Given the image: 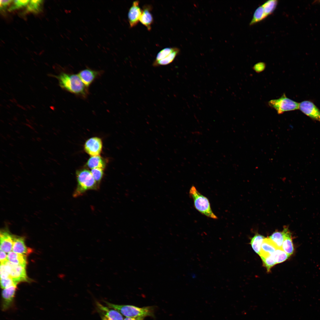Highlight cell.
Masks as SVG:
<instances>
[{
	"mask_svg": "<svg viewBox=\"0 0 320 320\" xmlns=\"http://www.w3.org/2000/svg\"><path fill=\"white\" fill-rule=\"evenodd\" d=\"M60 87L75 95L85 98L88 93V89L78 74L62 72L57 76Z\"/></svg>",
	"mask_w": 320,
	"mask_h": 320,
	"instance_id": "1",
	"label": "cell"
},
{
	"mask_svg": "<svg viewBox=\"0 0 320 320\" xmlns=\"http://www.w3.org/2000/svg\"><path fill=\"white\" fill-rule=\"evenodd\" d=\"M76 175L77 184L73 194V197L81 196L88 190L99 189L100 186L89 170L82 169L77 171Z\"/></svg>",
	"mask_w": 320,
	"mask_h": 320,
	"instance_id": "2",
	"label": "cell"
},
{
	"mask_svg": "<svg viewBox=\"0 0 320 320\" xmlns=\"http://www.w3.org/2000/svg\"><path fill=\"white\" fill-rule=\"evenodd\" d=\"M104 302L108 307L117 311L126 317L144 318L153 315V309L151 306L140 308L130 305L116 304L105 301Z\"/></svg>",
	"mask_w": 320,
	"mask_h": 320,
	"instance_id": "3",
	"label": "cell"
},
{
	"mask_svg": "<svg viewBox=\"0 0 320 320\" xmlns=\"http://www.w3.org/2000/svg\"><path fill=\"white\" fill-rule=\"evenodd\" d=\"M189 193L193 200L194 207L197 211L209 218L218 219L212 209L208 199L199 192L195 186L191 187Z\"/></svg>",
	"mask_w": 320,
	"mask_h": 320,
	"instance_id": "4",
	"label": "cell"
},
{
	"mask_svg": "<svg viewBox=\"0 0 320 320\" xmlns=\"http://www.w3.org/2000/svg\"><path fill=\"white\" fill-rule=\"evenodd\" d=\"M268 104L275 109L278 114L299 109V103L288 98L284 94L278 99L270 100Z\"/></svg>",
	"mask_w": 320,
	"mask_h": 320,
	"instance_id": "5",
	"label": "cell"
},
{
	"mask_svg": "<svg viewBox=\"0 0 320 320\" xmlns=\"http://www.w3.org/2000/svg\"><path fill=\"white\" fill-rule=\"evenodd\" d=\"M17 285H13L3 289L1 293V308L2 311H7L13 306Z\"/></svg>",
	"mask_w": 320,
	"mask_h": 320,
	"instance_id": "6",
	"label": "cell"
},
{
	"mask_svg": "<svg viewBox=\"0 0 320 320\" xmlns=\"http://www.w3.org/2000/svg\"><path fill=\"white\" fill-rule=\"evenodd\" d=\"M10 267V277L16 284L19 282L28 280L26 267L14 264L8 261Z\"/></svg>",
	"mask_w": 320,
	"mask_h": 320,
	"instance_id": "7",
	"label": "cell"
},
{
	"mask_svg": "<svg viewBox=\"0 0 320 320\" xmlns=\"http://www.w3.org/2000/svg\"><path fill=\"white\" fill-rule=\"evenodd\" d=\"M299 109L313 120L320 122V110L312 102L304 101L299 103Z\"/></svg>",
	"mask_w": 320,
	"mask_h": 320,
	"instance_id": "8",
	"label": "cell"
},
{
	"mask_svg": "<svg viewBox=\"0 0 320 320\" xmlns=\"http://www.w3.org/2000/svg\"><path fill=\"white\" fill-rule=\"evenodd\" d=\"M102 148L101 140L96 137L88 139L86 141L84 145L85 151L91 156L99 155Z\"/></svg>",
	"mask_w": 320,
	"mask_h": 320,
	"instance_id": "9",
	"label": "cell"
},
{
	"mask_svg": "<svg viewBox=\"0 0 320 320\" xmlns=\"http://www.w3.org/2000/svg\"><path fill=\"white\" fill-rule=\"evenodd\" d=\"M139 1H134L129 9L128 17L130 28L136 25L139 21L142 10L139 7Z\"/></svg>",
	"mask_w": 320,
	"mask_h": 320,
	"instance_id": "10",
	"label": "cell"
},
{
	"mask_svg": "<svg viewBox=\"0 0 320 320\" xmlns=\"http://www.w3.org/2000/svg\"><path fill=\"white\" fill-rule=\"evenodd\" d=\"M101 73L100 71L87 68L81 71L77 74L84 85L88 88Z\"/></svg>",
	"mask_w": 320,
	"mask_h": 320,
	"instance_id": "11",
	"label": "cell"
},
{
	"mask_svg": "<svg viewBox=\"0 0 320 320\" xmlns=\"http://www.w3.org/2000/svg\"><path fill=\"white\" fill-rule=\"evenodd\" d=\"M12 235L7 228L1 230L0 249L6 253H9L12 249L13 241Z\"/></svg>",
	"mask_w": 320,
	"mask_h": 320,
	"instance_id": "12",
	"label": "cell"
},
{
	"mask_svg": "<svg viewBox=\"0 0 320 320\" xmlns=\"http://www.w3.org/2000/svg\"><path fill=\"white\" fill-rule=\"evenodd\" d=\"M13 244L12 250L15 253L26 255L32 251L31 248L27 247L25 243L24 237L12 235Z\"/></svg>",
	"mask_w": 320,
	"mask_h": 320,
	"instance_id": "13",
	"label": "cell"
},
{
	"mask_svg": "<svg viewBox=\"0 0 320 320\" xmlns=\"http://www.w3.org/2000/svg\"><path fill=\"white\" fill-rule=\"evenodd\" d=\"M96 305L102 315L109 320H124L122 315L117 311L105 306L98 302H97Z\"/></svg>",
	"mask_w": 320,
	"mask_h": 320,
	"instance_id": "14",
	"label": "cell"
},
{
	"mask_svg": "<svg viewBox=\"0 0 320 320\" xmlns=\"http://www.w3.org/2000/svg\"><path fill=\"white\" fill-rule=\"evenodd\" d=\"M278 248L270 239L265 238L261 245L259 255L260 257H266L273 255Z\"/></svg>",
	"mask_w": 320,
	"mask_h": 320,
	"instance_id": "15",
	"label": "cell"
},
{
	"mask_svg": "<svg viewBox=\"0 0 320 320\" xmlns=\"http://www.w3.org/2000/svg\"><path fill=\"white\" fill-rule=\"evenodd\" d=\"M152 9L151 5L147 4L144 5L139 20L149 31L151 30V25L153 22V17L151 12Z\"/></svg>",
	"mask_w": 320,
	"mask_h": 320,
	"instance_id": "16",
	"label": "cell"
},
{
	"mask_svg": "<svg viewBox=\"0 0 320 320\" xmlns=\"http://www.w3.org/2000/svg\"><path fill=\"white\" fill-rule=\"evenodd\" d=\"M283 231L284 233V239L282 248L286 253L291 255L293 253L294 251L291 233L287 227H284Z\"/></svg>",
	"mask_w": 320,
	"mask_h": 320,
	"instance_id": "17",
	"label": "cell"
},
{
	"mask_svg": "<svg viewBox=\"0 0 320 320\" xmlns=\"http://www.w3.org/2000/svg\"><path fill=\"white\" fill-rule=\"evenodd\" d=\"M8 260L16 265L26 267L27 261L26 255L11 251L7 255Z\"/></svg>",
	"mask_w": 320,
	"mask_h": 320,
	"instance_id": "18",
	"label": "cell"
},
{
	"mask_svg": "<svg viewBox=\"0 0 320 320\" xmlns=\"http://www.w3.org/2000/svg\"><path fill=\"white\" fill-rule=\"evenodd\" d=\"M269 15L262 5L258 7L255 10L249 24L252 25L258 23L267 17Z\"/></svg>",
	"mask_w": 320,
	"mask_h": 320,
	"instance_id": "19",
	"label": "cell"
},
{
	"mask_svg": "<svg viewBox=\"0 0 320 320\" xmlns=\"http://www.w3.org/2000/svg\"><path fill=\"white\" fill-rule=\"evenodd\" d=\"M87 165L88 167L92 169L100 168L104 169L105 166V161L100 155L92 156L88 160Z\"/></svg>",
	"mask_w": 320,
	"mask_h": 320,
	"instance_id": "20",
	"label": "cell"
},
{
	"mask_svg": "<svg viewBox=\"0 0 320 320\" xmlns=\"http://www.w3.org/2000/svg\"><path fill=\"white\" fill-rule=\"evenodd\" d=\"M179 51V49L175 47L174 50L165 58L157 61H154L153 63V66L154 67H157L167 65L170 64L174 60Z\"/></svg>",
	"mask_w": 320,
	"mask_h": 320,
	"instance_id": "21",
	"label": "cell"
},
{
	"mask_svg": "<svg viewBox=\"0 0 320 320\" xmlns=\"http://www.w3.org/2000/svg\"><path fill=\"white\" fill-rule=\"evenodd\" d=\"M265 238L263 236L257 234L251 239L250 244L254 251L259 255L260 254L261 246Z\"/></svg>",
	"mask_w": 320,
	"mask_h": 320,
	"instance_id": "22",
	"label": "cell"
},
{
	"mask_svg": "<svg viewBox=\"0 0 320 320\" xmlns=\"http://www.w3.org/2000/svg\"><path fill=\"white\" fill-rule=\"evenodd\" d=\"M276 264L283 262L289 258L290 255L288 254L282 248H278L273 254Z\"/></svg>",
	"mask_w": 320,
	"mask_h": 320,
	"instance_id": "23",
	"label": "cell"
},
{
	"mask_svg": "<svg viewBox=\"0 0 320 320\" xmlns=\"http://www.w3.org/2000/svg\"><path fill=\"white\" fill-rule=\"evenodd\" d=\"M43 1L41 0H30L27 6V10L29 12L37 13L42 9Z\"/></svg>",
	"mask_w": 320,
	"mask_h": 320,
	"instance_id": "24",
	"label": "cell"
},
{
	"mask_svg": "<svg viewBox=\"0 0 320 320\" xmlns=\"http://www.w3.org/2000/svg\"><path fill=\"white\" fill-rule=\"evenodd\" d=\"M276 244L278 248H282L284 239V233L282 232H274L269 237Z\"/></svg>",
	"mask_w": 320,
	"mask_h": 320,
	"instance_id": "25",
	"label": "cell"
},
{
	"mask_svg": "<svg viewBox=\"0 0 320 320\" xmlns=\"http://www.w3.org/2000/svg\"><path fill=\"white\" fill-rule=\"evenodd\" d=\"M175 47H167L162 49L157 54L154 61L161 60L168 56L175 49Z\"/></svg>",
	"mask_w": 320,
	"mask_h": 320,
	"instance_id": "26",
	"label": "cell"
},
{
	"mask_svg": "<svg viewBox=\"0 0 320 320\" xmlns=\"http://www.w3.org/2000/svg\"><path fill=\"white\" fill-rule=\"evenodd\" d=\"M90 171L94 179L100 186V183L103 175V169L93 168Z\"/></svg>",
	"mask_w": 320,
	"mask_h": 320,
	"instance_id": "27",
	"label": "cell"
},
{
	"mask_svg": "<svg viewBox=\"0 0 320 320\" xmlns=\"http://www.w3.org/2000/svg\"><path fill=\"white\" fill-rule=\"evenodd\" d=\"M263 265L266 268L268 272L270 271L271 269L276 264L273 256V255L266 257H261Z\"/></svg>",
	"mask_w": 320,
	"mask_h": 320,
	"instance_id": "28",
	"label": "cell"
},
{
	"mask_svg": "<svg viewBox=\"0 0 320 320\" xmlns=\"http://www.w3.org/2000/svg\"><path fill=\"white\" fill-rule=\"evenodd\" d=\"M30 0H14L13 3L10 8L9 11H11L16 9H20L23 7L27 6Z\"/></svg>",
	"mask_w": 320,
	"mask_h": 320,
	"instance_id": "29",
	"label": "cell"
},
{
	"mask_svg": "<svg viewBox=\"0 0 320 320\" xmlns=\"http://www.w3.org/2000/svg\"><path fill=\"white\" fill-rule=\"evenodd\" d=\"M0 279L1 287L2 289L7 288L13 285H17L14 283L10 277L5 279L0 278Z\"/></svg>",
	"mask_w": 320,
	"mask_h": 320,
	"instance_id": "30",
	"label": "cell"
},
{
	"mask_svg": "<svg viewBox=\"0 0 320 320\" xmlns=\"http://www.w3.org/2000/svg\"><path fill=\"white\" fill-rule=\"evenodd\" d=\"M265 63L263 62H260L256 64L253 67V69L257 73L263 71L265 68Z\"/></svg>",
	"mask_w": 320,
	"mask_h": 320,
	"instance_id": "31",
	"label": "cell"
},
{
	"mask_svg": "<svg viewBox=\"0 0 320 320\" xmlns=\"http://www.w3.org/2000/svg\"><path fill=\"white\" fill-rule=\"evenodd\" d=\"M13 1L9 0H0V9L2 10H4L7 6Z\"/></svg>",
	"mask_w": 320,
	"mask_h": 320,
	"instance_id": "32",
	"label": "cell"
},
{
	"mask_svg": "<svg viewBox=\"0 0 320 320\" xmlns=\"http://www.w3.org/2000/svg\"><path fill=\"white\" fill-rule=\"evenodd\" d=\"M0 260L1 263H4L8 260L7 255L5 252L0 249Z\"/></svg>",
	"mask_w": 320,
	"mask_h": 320,
	"instance_id": "33",
	"label": "cell"
},
{
	"mask_svg": "<svg viewBox=\"0 0 320 320\" xmlns=\"http://www.w3.org/2000/svg\"><path fill=\"white\" fill-rule=\"evenodd\" d=\"M144 318L142 317H138V318H129V317H126L124 320H143Z\"/></svg>",
	"mask_w": 320,
	"mask_h": 320,
	"instance_id": "34",
	"label": "cell"
},
{
	"mask_svg": "<svg viewBox=\"0 0 320 320\" xmlns=\"http://www.w3.org/2000/svg\"><path fill=\"white\" fill-rule=\"evenodd\" d=\"M101 317L102 320H109L106 317L102 315H101Z\"/></svg>",
	"mask_w": 320,
	"mask_h": 320,
	"instance_id": "35",
	"label": "cell"
}]
</instances>
